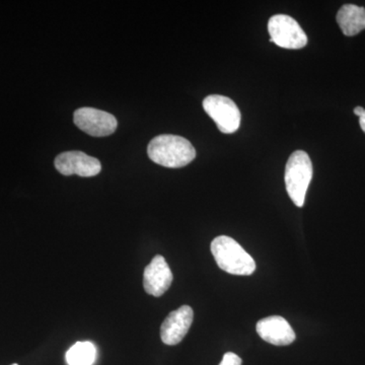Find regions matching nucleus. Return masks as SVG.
<instances>
[{"instance_id":"nucleus-12","label":"nucleus","mask_w":365,"mask_h":365,"mask_svg":"<svg viewBox=\"0 0 365 365\" xmlns=\"http://www.w3.org/2000/svg\"><path fill=\"white\" fill-rule=\"evenodd\" d=\"M97 357V349L91 342L76 343L66 353L69 365H93Z\"/></svg>"},{"instance_id":"nucleus-9","label":"nucleus","mask_w":365,"mask_h":365,"mask_svg":"<svg viewBox=\"0 0 365 365\" xmlns=\"http://www.w3.org/2000/svg\"><path fill=\"white\" fill-rule=\"evenodd\" d=\"M172 282L173 273L169 264L163 256L158 255L144 269V290L146 294L160 297L169 289Z\"/></svg>"},{"instance_id":"nucleus-7","label":"nucleus","mask_w":365,"mask_h":365,"mask_svg":"<svg viewBox=\"0 0 365 365\" xmlns=\"http://www.w3.org/2000/svg\"><path fill=\"white\" fill-rule=\"evenodd\" d=\"M55 168L64 176L95 177L102 170L98 158L90 157L83 151H66L55 158Z\"/></svg>"},{"instance_id":"nucleus-3","label":"nucleus","mask_w":365,"mask_h":365,"mask_svg":"<svg viewBox=\"0 0 365 365\" xmlns=\"http://www.w3.org/2000/svg\"><path fill=\"white\" fill-rule=\"evenodd\" d=\"M313 178V163L304 150H297L288 158L285 168V186L292 202L302 207L307 188Z\"/></svg>"},{"instance_id":"nucleus-8","label":"nucleus","mask_w":365,"mask_h":365,"mask_svg":"<svg viewBox=\"0 0 365 365\" xmlns=\"http://www.w3.org/2000/svg\"><path fill=\"white\" fill-rule=\"evenodd\" d=\"M193 319L194 312L189 306H182L170 313L160 327L163 342L170 346L179 344L189 332Z\"/></svg>"},{"instance_id":"nucleus-10","label":"nucleus","mask_w":365,"mask_h":365,"mask_svg":"<svg viewBox=\"0 0 365 365\" xmlns=\"http://www.w3.org/2000/svg\"><path fill=\"white\" fill-rule=\"evenodd\" d=\"M257 333L262 339L275 346L292 344L295 340L294 329L280 316L268 317L257 323Z\"/></svg>"},{"instance_id":"nucleus-2","label":"nucleus","mask_w":365,"mask_h":365,"mask_svg":"<svg viewBox=\"0 0 365 365\" xmlns=\"http://www.w3.org/2000/svg\"><path fill=\"white\" fill-rule=\"evenodd\" d=\"M211 253L218 267L232 275L249 276L256 270L254 259L239 242L227 235H220L213 240Z\"/></svg>"},{"instance_id":"nucleus-15","label":"nucleus","mask_w":365,"mask_h":365,"mask_svg":"<svg viewBox=\"0 0 365 365\" xmlns=\"http://www.w3.org/2000/svg\"><path fill=\"white\" fill-rule=\"evenodd\" d=\"M359 124H360V127H361L362 130H364V132L365 133V112H364V114L362 115V116L359 118Z\"/></svg>"},{"instance_id":"nucleus-1","label":"nucleus","mask_w":365,"mask_h":365,"mask_svg":"<svg viewBox=\"0 0 365 365\" xmlns=\"http://www.w3.org/2000/svg\"><path fill=\"white\" fill-rule=\"evenodd\" d=\"M148 155L158 165L177 169L193 162L196 150L184 137L163 134L155 137L148 144Z\"/></svg>"},{"instance_id":"nucleus-13","label":"nucleus","mask_w":365,"mask_h":365,"mask_svg":"<svg viewBox=\"0 0 365 365\" xmlns=\"http://www.w3.org/2000/svg\"><path fill=\"white\" fill-rule=\"evenodd\" d=\"M220 365H242V359L232 352H227L223 355Z\"/></svg>"},{"instance_id":"nucleus-5","label":"nucleus","mask_w":365,"mask_h":365,"mask_svg":"<svg viewBox=\"0 0 365 365\" xmlns=\"http://www.w3.org/2000/svg\"><path fill=\"white\" fill-rule=\"evenodd\" d=\"M270 42L285 49H302L307 44V36L294 19L276 14L268 21Z\"/></svg>"},{"instance_id":"nucleus-16","label":"nucleus","mask_w":365,"mask_h":365,"mask_svg":"<svg viewBox=\"0 0 365 365\" xmlns=\"http://www.w3.org/2000/svg\"><path fill=\"white\" fill-rule=\"evenodd\" d=\"M11 365H18V364H11Z\"/></svg>"},{"instance_id":"nucleus-11","label":"nucleus","mask_w":365,"mask_h":365,"mask_svg":"<svg viewBox=\"0 0 365 365\" xmlns=\"http://www.w3.org/2000/svg\"><path fill=\"white\" fill-rule=\"evenodd\" d=\"M336 20L342 33L352 37L365 30V9L355 4H344L338 11Z\"/></svg>"},{"instance_id":"nucleus-4","label":"nucleus","mask_w":365,"mask_h":365,"mask_svg":"<svg viewBox=\"0 0 365 365\" xmlns=\"http://www.w3.org/2000/svg\"><path fill=\"white\" fill-rule=\"evenodd\" d=\"M204 111L215 122L218 130L225 134L234 133L241 125L242 115L232 98L211 95L204 98Z\"/></svg>"},{"instance_id":"nucleus-14","label":"nucleus","mask_w":365,"mask_h":365,"mask_svg":"<svg viewBox=\"0 0 365 365\" xmlns=\"http://www.w3.org/2000/svg\"><path fill=\"white\" fill-rule=\"evenodd\" d=\"M365 109L362 107H356L354 109V114L356 115V116H359V118L362 116V115L364 114Z\"/></svg>"},{"instance_id":"nucleus-6","label":"nucleus","mask_w":365,"mask_h":365,"mask_svg":"<svg viewBox=\"0 0 365 365\" xmlns=\"http://www.w3.org/2000/svg\"><path fill=\"white\" fill-rule=\"evenodd\" d=\"M73 121L81 130L93 137L111 135L116 131L118 126L116 118L112 114L93 108L76 110Z\"/></svg>"}]
</instances>
